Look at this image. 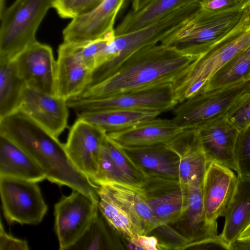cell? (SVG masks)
<instances>
[{
    "mask_svg": "<svg viewBox=\"0 0 250 250\" xmlns=\"http://www.w3.org/2000/svg\"><path fill=\"white\" fill-rule=\"evenodd\" d=\"M0 135L33 158L49 182L78 190L99 204V186L76 168L64 144L21 110L0 119Z\"/></svg>",
    "mask_w": 250,
    "mask_h": 250,
    "instance_id": "6da1fadb",
    "label": "cell"
},
{
    "mask_svg": "<svg viewBox=\"0 0 250 250\" xmlns=\"http://www.w3.org/2000/svg\"><path fill=\"white\" fill-rule=\"evenodd\" d=\"M199 56L161 43L145 46L132 54L110 76L87 87L77 98H99L173 83L188 71Z\"/></svg>",
    "mask_w": 250,
    "mask_h": 250,
    "instance_id": "7a4b0ae2",
    "label": "cell"
},
{
    "mask_svg": "<svg viewBox=\"0 0 250 250\" xmlns=\"http://www.w3.org/2000/svg\"><path fill=\"white\" fill-rule=\"evenodd\" d=\"M199 2L183 6L138 30L115 35L101 51L99 75L106 78L129 57L146 46L162 42L185 25L199 11Z\"/></svg>",
    "mask_w": 250,
    "mask_h": 250,
    "instance_id": "3957f363",
    "label": "cell"
},
{
    "mask_svg": "<svg viewBox=\"0 0 250 250\" xmlns=\"http://www.w3.org/2000/svg\"><path fill=\"white\" fill-rule=\"evenodd\" d=\"M250 25V18L243 14L239 5L214 12L199 9L185 25L161 43L200 55Z\"/></svg>",
    "mask_w": 250,
    "mask_h": 250,
    "instance_id": "277c9868",
    "label": "cell"
},
{
    "mask_svg": "<svg viewBox=\"0 0 250 250\" xmlns=\"http://www.w3.org/2000/svg\"><path fill=\"white\" fill-rule=\"evenodd\" d=\"M56 0H16L0 14V60H13L37 41V31Z\"/></svg>",
    "mask_w": 250,
    "mask_h": 250,
    "instance_id": "5b68a950",
    "label": "cell"
},
{
    "mask_svg": "<svg viewBox=\"0 0 250 250\" xmlns=\"http://www.w3.org/2000/svg\"><path fill=\"white\" fill-rule=\"evenodd\" d=\"M250 93V80L224 87L202 91L178 104L172 120L184 129L197 128L226 117Z\"/></svg>",
    "mask_w": 250,
    "mask_h": 250,
    "instance_id": "8992f818",
    "label": "cell"
},
{
    "mask_svg": "<svg viewBox=\"0 0 250 250\" xmlns=\"http://www.w3.org/2000/svg\"><path fill=\"white\" fill-rule=\"evenodd\" d=\"M249 47L250 25L199 55L188 71L173 83L178 104L201 91L216 71Z\"/></svg>",
    "mask_w": 250,
    "mask_h": 250,
    "instance_id": "52a82bcc",
    "label": "cell"
},
{
    "mask_svg": "<svg viewBox=\"0 0 250 250\" xmlns=\"http://www.w3.org/2000/svg\"><path fill=\"white\" fill-rule=\"evenodd\" d=\"M66 102L68 108L77 113L114 109L146 110L163 113L173 110L178 104L171 83L102 98H74Z\"/></svg>",
    "mask_w": 250,
    "mask_h": 250,
    "instance_id": "ba28073f",
    "label": "cell"
},
{
    "mask_svg": "<svg viewBox=\"0 0 250 250\" xmlns=\"http://www.w3.org/2000/svg\"><path fill=\"white\" fill-rule=\"evenodd\" d=\"M38 182L0 176V194L3 216L9 224H40L48 207Z\"/></svg>",
    "mask_w": 250,
    "mask_h": 250,
    "instance_id": "9c48e42d",
    "label": "cell"
},
{
    "mask_svg": "<svg viewBox=\"0 0 250 250\" xmlns=\"http://www.w3.org/2000/svg\"><path fill=\"white\" fill-rule=\"evenodd\" d=\"M98 204L77 190L55 204L54 228L60 250H68L83 236L99 213Z\"/></svg>",
    "mask_w": 250,
    "mask_h": 250,
    "instance_id": "30bf717a",
    "label": "cell"
},
{
    "mask_svg": "<svg viewBox=\"0 0 250 250\" xmlns=\"http://www.w3.org/2000/svg\"><path fill=\"white\" fill-rule=\"evenodd\" d=\"M142 186L146 204L161 226L174 223L187 209L188 187L181 185L178 179L148 175Z\"/></svg>",
    "mask_w": 250,
    "mask_h": 250,
    "instance_id": "8fae6325",
    "label": "cell"
},
{
    "mask_svg": "<svg viewBox=\"0 0 250 250\" xmlns=\"http://www.w3.org/2000/svg\"><path fill=\"white\" fill-rule=\"evenodd\" d=\"M106 136L104 129L78 118L64 144L71 162L91 180L98 172L101 147Z\"/></svg>",
    "mask_w": 250,
    "mask_h": 250,
    "instance_id": "7c38bea8",
    "label": "cell"
},
{
    "mask_svg": "<svg viewBox=\"0 0 250 250\" xmlns=\"http://www.w3.org/2000/svg\"><path fill=\"white\" fill-rule=\"evenodd\" d=\"M14 61L19 74L27 87L56 95L57 61L49 45L36 41Z\"/></svg>",
    "mask_w": 250,
    "mask_h": 250,
    "instance_id": "4fadbf2b",
    "label": "cell"
},
{
    "mask_svg": "<svg viewBox=\"0 0 250 250\" xmlns=\"http://www.w3.org/2000/svg\"><path fill=\"white\" fill-rule=\"evenodd\" d=\"M125 0H103L91 11L72 18L63 29V42L80 43L114 33L116 17Z\"/></svg>",
    "mask_w": 250,
    "mask_h": 250,
    "instance_id": "5bb4252c",
    "label": "cell"
},
{
    "mask_svg": "<svg viewBox=\"0 0 250 250\" xmlns=\"http://www.w3.org/2000/svg\"><path fill=\"white\" fill-rule=\"evenodd\" d=\"M237 181V175L231 169L216 163H208L202 182V196L208 224H217V219L224 216Z\"/></svg>",
    "mask_w": 250,
    "mask_h": 250,
    "instance_id": "9a60e30c",
    "label": "cell"
},
{
    "mask_svg": "<svg viewBox=\"0 0 250 250\" xmlns=\"http://www.w3.org/2000/svg\"><path fill=\"white\" fill-rule=\"evenodd\" d=\"M92 72L83 60L79 44L63 42L58 50L56 95L66 101L79 97L88 86Z\"/></svg>",
    "mask_w": 250,
    "mask_h": 250,
    "instance_id": "2e32d148",
    "label": "cell"
},
{
    "mask_svg": "<svg viewBox=\"0 0 250 250\" xmlns=\"http://www.w3.org/2000/svg\"><path fill=\"white\" fill-rule=\"evenodd\" d=\"M203 180L192 178L188 183V208L174 223L170 225L187 241L184 249L197 248L203 242L218 236L217 224H209L206 219L202 196Z\"/></svg>",
    "mask_w": 250,
    "mask_h": 250,
    "instance_id": "e0dca14e",
    "label": "cell"
},
{
    "mask_svg": "<svg viewBox=\"0 0 250 250\" xmlns=\"http://www.w3.org/2000/svg\"><path fill=\"white\" fill-rule=\"evenodd\" d=\"M68 108L65 99L26 86L20 109L58 138L68 126Z\"/></svg>",
    "mask_w": 250,
    "mask_h": 250,
    "instance_id": "ac0fdd59",
    "label": "cell"
},
{
    "mask_svg": "<svg viewBox=\"0 0 250 250\" xmlns=\"http://www.w3.org/2000/svg\"><path fill=\"white\" fill-rule=\"evenodd\" d=\"M197 128L208 162H214L237 170L234 148L239 131L226 117L201 125Z\"/></svg>",
    "mask_w": 250,
    "mask_h": 250,
    "instance_id": "d6986e66",
    "label": "cell"
},
{
    "mask_svg": "<svg viewBox=\"0 0 250 250\" xmlns=\"http://www.w3.org/2000/svg\"><path fill=\"white\" fill-rule=\"evenodd\" d=\"M99 186L128 212L140 234L147 235L161 226L146 204L142 183L109 181Z\"/></svg>",
    "mask_w": 250,
    "mask_h": 250,
    "instance_id": "ffe728a7",
    "label": "cell"
},
{
    "mask_svg": "<svg viewBox=\"0 0 250 250\" xmlns=\"http://www.w3.org/2000/svg\"><path fill=\"white\" fill-rule=\"evenodd\" d=\"M166 145L179 158L181 185L187 187L192 178L203 180L208 162L197 128L184 129Z\"/></svg>",
    "mask_w": 250,
    "mask_h": 250,
    "instance_id": "44dd1931",
    "label": "cell"
},
{
    "mask_svg": "<svg viewBox=\"0 0 250 250\" xmlns=\"http://www.w3.org/2000/svg\"><path fill=\"white\" fill-rule=\"evenodd\" d=\"M183 129L172 119L154 118L107 136L120 147H136L167 143Z\"/></svg>",
    "mask_w": 250,
    "mask_h": 250,
    "instance_id": "7402d4cb",
    "label": "cell"
},
{
    "mask_svg": "<svg viewBox=\"0 0 250 250\" xmlns=\"http://www.w3.org/2000/svg\"><path fill=\"white\" fill-rule=\"evenodd\" d=\"M120 147L143 179L148 175H155L179 180V158L168 148L166 143Z\"/></svg>",
    "mask_w": 250,
    "mask_h": 250,
    "instance_id": "603a6c76",
    "label": "cell"
},
{
    "mask_svg": "<svg viewBox=\"0 0 250 250\" xmlns=\"http://www.w3.org/2000/svg\"><path fill=\"white\" fill-rule=\"evenodd\" d=\"M238 176L235 190L226 210L221 239L230 250L250 224V177Z\"/></svg>",
    "mask_w": 250,
    "mask_h": 250,
    "instance_id": "cb8c5ba5",
    "label": "cell"
},
{
    "mask_svg": "<svg viewBox=\"0 0 250 250\" xmlns=\"http://www.w3.org/2000/svg\"><path fill=\"white\" fill-rule=\"evenodd\" d=\"M0 176L38 183L46 179L44 171L33 158L12 141L0 135Z\"/></svg>",
    "mask_w": 250,
    "mask_h": 250,
    "instance_id": "d4e9b609",
    "label": "cell"
},
{
    "mask_svg": "<svg viewBox=\"0 0 250 250\" xmlns=\"http://www.w3.org/2000/svg\"><path fill=\"white\" fill-rule=\"evenodd\" d=\"M161 113L152 110L114 109L81 112L77 114L78 118L101 128L107 133L156 118Z\"/></svg>",
    "mask_w": 250,
    "mask_h": 250,
    "instance_id": "484cf974",
    "label": "cell"
},
{
    "mask_svg": "<svg viewBox=\"0 0 250 250\" xmlns=\"http://www.w3.org/2000/svg\"><path fill=\"white\" fill-rule=\"evenodd\" d=\"M200 0H153L137 12L131 11L115 29L120 35L143 28L183 6Z\"/></svg>",
    "mask_w": 250,
    "mask_h": 250,
    "instance_id": "4316f807",
    "label": "cell"
},
{
    "mask_svg": "<svg viewBox=\"0 0 250 250\" xmlns=\"http://www.w3.org/2000/svg\"><path fill=\"white\" fill-rule=\"evenodd\" d=\"M27 85L13 60H0V119L20 109Z\"/></svg>",
    "mask_w": 250,
    "mask_h": 250,
    "instance_id": "83f0119b",
    "label": "cell"
},
{
    "mask_svg": "<svg viewBox=\"0 0 250 250\" xmlns=\"http://www.w3.org/2000/svg\"><path fill=\"white\" fill-rule=\"evenodd\" d=\"M98 195L99 211L112 229L127 239L140 234L128 212L99 186Z\"/></svg>",
    "mask_w": 250,
    "mask_h": 250,
    "instance_id": "f1b7e54d",
    "label": "cell"
},
{
    "mask_svg": "<svg viewBox=\"0 0 250 250\" xmlns=\"http://www.w3.org/2000/svg\"><path fill=\"white\" fill-rule=\"evenodd\" d=\"M250 47L237 55L216 71L202 91L218 88L244 80H250Z\"/></svg>",
    "mask_w": 250,
    "mask_h": 250,
    "instance_id": "f546056e",
    "label": "cell"
},
{
    "mask_svg": "<svg viewBox=\"0 0 250 250\" xmlns=\"http://www.w3.org/2000/svg\"><path fill=\"white\" fill-rule=\"evenodd\" d=\"M104 220L99 211L86 231L68 250H101L114 248V242Z\"/></svg>",
    "mask_w": 250,
    "mask_h": 250,
    "instance_id": "4dcf8cb0",
    "label": "cell"
},
{
    "mask_svg": "<svg viewBox=\"0 0 250 250\" xmlns=\"http://www.w3.org/2000/svg\"><path fill=\"white\" fill-rule=\"evenodd\" d=\"M102 147L127 183L133 184L142 183V176L134 167L123 149L107 136L102 144Z\"/></svg>",
    "mask_w": 250,
    "mask_h": 250,
    "instance_id": "1f68e13d",
    "label": "cell"
},
{
    "mask_svg": "<svg viewBox=\"0 0 250 250\" xmlns=\"http://www.w3.org/2000/svg\"><path fill=\"white\" fill-rule=\"evenodd\" d=\"M234 156L237 176L250 177V125L239 132L235 146Z\"/></svg>",
    "mask_w": 250,
    "mask_h": 250,
    "instance_id": "d6a6232c",
    "label": "cell"
},
{
    "mask_svg": "<svg viewBox=\"0 0 250 250\" xmlns=\"http://www.w3.org/2000/svg\"><path fill=\"white\" fill-rule=\"evenodd\" d=\"M226 118L239 131L246 129L250 125V93Z\"/></svg>",
    "mask_w": 250,
    "mask_h": 250,
    "instance_id": "836d02e7",
    "label": "cell"
},
{
    "mask_svg": "<svg viewBox=\"0 0 250 250\" xmlns=\"http://www.w3.org/2000/svg\"><path fill=\"white\" fill-rule=\"evenodd\" d=\"M129 249L131 250H161V243L154 236L136 234L130 239H126Z\"/></svg>",
    "mask_w": 250,
    "mask_h": 250,
    "instance_id": "e575fe53",
    "label": "cell"
},
{
    "mask_svg": "<svg viewBox=\"0 0 250 250\" xmlns=\"http://www.w3.org/2000/svg\"><path fill=\"white\" fill-rule=\"evenodd\" d=\"M27 242L13 237L4 230L1 221L0 225V250H28Z\"/></svg>",
    "mask_w": 250,
    "mask_h": 250,
    "instance_id": "d590c367",
    "label": "cell"
},
{
    "mask_svg": "<svg viewBox=\"0 0 250 250\" xmlns=\"http://www.w3.org/2000/svg\"><path fill=\"white\" fill-rule=\"evenodd\" d=\"M238 5V0H200V10L214 12Z\"/></svg>",
    "mask_w": 250,
    "mask_h": 250,
    "instance_id": "8d00e7d4",
    "label": "cell"
},
{
    "mask_svg": "<svg viewBox=\"0 0 250 250\" xmlns=\"http://www.w3.org/2000/svg\"><path fill=\"white\" fill-rule=\"evenodd\" d=\"M103 0H75L71 9L70 18L86 14L97 7Z\"/></svg>",
    "mask_w": 250,
    "mask_h": 250,
    "instance_id": "74e56055",
    "label": "cell"
},
{
    "mask_svg": "<svg viewBox=\"0 0 250 250\" xmlns=\"http://www.w3.org/2000/svg\"><path fill=\"white\" fill-rule=\"evenodd\" d=\"M75 0H56L54 7L62 18H70L71 7Z\"/></svg>",
    "mask_w": 250,
    "mask_h": 250,
    "instance_id": "f35d334b",
    "label": "cell"
},
{
    "mask_svg": "<svg viewBox=\"0 0 250 250\" xmlns=\"http://www.w3.org/2000/svg\"><path fill=\"white\" fill-rule=\"evenodd\" d=\"M230 250H250V240H237L231 245Z\"/></svg>",
    "mask_w": 250,
    "mask_h": 250,
    "instance_id": "ab89813d",
    "label": "cell"
},
{
    "mask_svg": "<svg viewBox=\"0 0 250 250\" xmlns=\"http://www.w3.org/2000/svg\"><path fill=\"white\" fill-rule=\"evenodd\" d=\"M241 11L250 18V0H238Z\"/></svg>",
    "mask_w": 250,
    "mask_h": 250,
    "instance_id": "60d3db41",
    "label": "cell"
},
{
    "mask_svg": "<svg viewBox=\"0 0 250 250\" xmlns=\"http://www.w3.org/2000/svg\"><path fill=\"white\" fill-rule=\"evenodd\" d=\"M153 0H133L132 10L134 12L139 11Z\"/></svg>",
    "mask_w": 250,
    "mask_h": 250,
    "instance_id": "b9f144b4",
    "label": "cell"
},
{
    "mask_svg": "<svg viewBox=\"0 0 250 250\" xmlns=\"http://www.w3.org/2000/svg\"><path fill=\"white\" fill-rule=\"evenodd\" d=\"M237 240L249 241L250 240V224L243 230L239 236Z\"/></svg>",
    "mask_w": 250,
    "mask_h": 250,
    "instance_id": "7bdbcfd3",
    "label": "cell"
},
{
    "mask_svg": "<svg viewBox=\"0 0 250 250\" xmlns=\"http://www.w3.org/2000/svg\"><path fill=\"white\" fill-rule=\"evenodd\" d=\"M249 79L250 80V78H249Z\"/></svg>",
    "mask_w": 250,
    "mask_h": 250,
    "instance_id": "ee69618b",
    "label": "cell"
}]
</instances>
